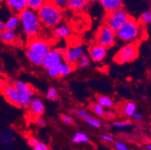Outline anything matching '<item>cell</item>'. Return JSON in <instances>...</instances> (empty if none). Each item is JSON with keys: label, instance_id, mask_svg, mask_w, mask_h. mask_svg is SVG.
Returning a JSON list of instances; mask_svg holds the SVG:
<instances>
[{"label": "cell", "instance_id": "cell-40", "mask_svg": "<svg viewBox=\"0 0 151 150\" xmlns=\"http://www.w3.org/2000/svg\"><path fill=\"white\" fill-rule=\"evenodd\" d=\"M33 150H50L49 147L45 144L42 142H39L35 147L33 148Z\"/></svg>", "mask_w": 151, "mask_h": 150}, {"label": "cell", "instance_id": "cell-15", "mask_svg": "<svg viewBox=\"0 0 151 150\" xmlns=\"http://www.w3.org/2000/svg\"><path fill=\"white\" fill-rule=\"evenodd\" d=\"M71 32L69 27L65 24H59L54 27L53 30V35L55 38L59 39H65L71 35Z\"/></svg>", "mask_w": 151, "mask_h": 150}, {"label": "cell", "instance_id": "cell-43", "mask_svg": "<svg viewBox=\"0 0 151 150\" xmlns=\"http://www.w3.org/2000/svg\"><path fill=\"white\" fill-rule=\"evenodd\" d=\"M5 29V24H4V22L2 20H0V32H2Z\"/></svg>", "mask_w": 151, "mask_h": 150}, {"label": "cell", "instance_id": "cell-31", "mask_svg": "<svg viewBox=\"0 0 151 150\" xmlns=\"http://www.w3.org/2000/svg\"><path fill=\"white\" fill-rule=\"evenodd\" d=\"M132 125V122L129 119H126V120H120V121H115L112 123V126L116 128H126Z\"/></svg>", "mask_w": 151, "mask_h": 150}, {"label": "cell", "instance_id": "cell-41", "mask_svg": "<svg viewBox=\"0 0 151 150\" xmlns=\"http://www.w3.org/2000/svg\"><path fill=\"white\" fill-rule=\"evenodd\" d=\"M39 142H40V141L34 137H31L28 139V144L32 147V148H34V147H35Z\"/></svg>", "mask_w": 151, "mask_h": 150}, {"label": "cell", "instance_id": "cell-21", "mask_svg": "<svg viewBox=\"0 0 151 150\" xmlns=\"http://www.w3.org/2000/svg\"><path fill=\"white\" fill-rule=\"evenodd\" d=\"M96 102L99 104L105 109H111L114 105L113 99L107 95H99L96 96Z\"/></svg>", "mask_w": 151, "mask_h": 150}, {"label": "cell", "instance_id": "cell-28", "mask_svg": "<svg viewBox=\"0 0 151 150\" xmlns=\"http://www.w3.org/2000/svg\"><path fill=\"white\" fill-rule=\"evenodd\" d=\"M85 122L88 124L89 126H92V127L95 128H99L101 126V122L99 118L95 117V116H90L88 118H86L85 119Z\"/></svg>", "mask_w": 151, "mask_h": 150}, {"label": "cell", "instance_id": "cell-29", "mask_svg": "<svg viewBox=\"0 0 151 150\" xmlns=\"http://www.w3.org/2000/svg\"><path fill=\"white\" fill-rule=\"evenodd\" d=\"M90 64V59L88 56L83 54L81 57L79 59L78 62L76 63L75 66H77L79 68H85L88 67Z\"/></svg>", "mask_w": 151, "mask_h": 150}, {"label": "cell", "instance_id": "cell-44", "mask_svg": "<svg viewBox=\"0 0 151 150\" xmlns=\"http://www.w3.org/2000/svg\"><path fill=\"white\" fill-rule=\"evenodd\" d=\"M147 150H151V145H150V143H148L147 144Z\"/></svg>", "mask_w": 151, "mask_h": 150}, {"label": "cell", "instance_id": "cell-38", "mask_svg": "<svg viewBox=\"0 0 151 150\" xmlns=\"http://www.w3.org/2000/svg\"><path fill=\"white\" fill-rule=\"evenodd\" d=\"M114 147L117 150H129L127 146L125 144H123V142H120V141H114Z\"/></svg>", "mask_w": 151, "mask_h": 150}, {"label": "cell", "instance_id": "cell-3", "mask_svg": "<svg viewBox=\"0 0 151 150\" xmlns=\"http://www.w3.org/2000/svg\"><path fill=\"white\" fill-rule=\"evenodd\" d=\"M18 14L20 25L23 34L28 38L38 36V33L40 32L42 24L38 19L37 11L27 8Z\"/></svg>", "mask_w": 151, "mask_h": 150}, {"label": "cell", "instance_id": "cell-35", "mask_svg": "<svg viewBox=\"0 0 151 150\" xmlns=\"http://www.w3.org/2000/svg\"><path fill=\"white\" fill-rule=\"evenodd\" d=\"M103 117H105L108 119H114L116 117V113H115V111H114V110H112V108L105 110V114H104V116H103Z\"/></svg>", "mask_w": 151, "mask_h": 150}, {"label": "cell", "instance_id": "cell-32", "mask_svg": "<svg viewBox=\"0 0 151 150\" xmlns=\"http://www.w3.org/2000/svg\"><path fill=\"white\" fill-rule=\"evenodd\" d=\"M75 113L78 117H79L81 119H83V120H85L86 118H88L90 116V113H89L86 110L83 109V108H78V109H75Z\"/></svg>", "mask_w": 151, "mask_h": 150}, {"label": "cell", "instance_id": "cell-34", "mask_svg": "<svg viewBox=\"0 0 151 150\" xmlns=\"http://www.w3.org/2000/svg\"><path fill=\"white\" fill-rule=\"evenodd\" d=\"M47 74L49 76L52 78H57L60 77V71H59L58 65L53 68H50V69L47 70Z\"/></svg>", "mask_w": 151, "mask_h": 150}, {"label": "cell", "instance_id": "cell-6", "mask_svg": "<svg viewBox=\"0 0 151 150\" xmlns=\"http://www.w3.org/2000/svg\"><path fill=\"white\" fill-rule=\"evenodd\" d=\"M116 32L110 29L106 25L99 28L96 34V43L104 47L111 48L116 44Z\"/></svg>", "mask_w": 151, "mask_h": 150}, {"label": "cell", "instance_id": "cell-27", "mask_svg": "<svg viewBox=\"0 0 151 150\" xmlns=\"http://www.w3.org/2000/svg\"><path fill=\"white\" fill-rule=\"evenodd\" d=\"M46 98L49 101H57L60 98L59 92L55 87H50L46 93Z\"/></svg>", "mask_w": 151, "mask_h": 150}, {"label": "cell", "instance_id": "cell-19", "mask_svg": "<svg viewBox=\"0 0 151 150\" xmlns=\"http://www.w3.org/2000/svg\"><path fill=\"white\" fill-rule=\"evenodd\" d=\"M5 29L16 30L20 26V17L17 14H13L5 22H4Z\"/></svg>", "mask_w": 151, "mask_h": 150}, {"label": "cell", "instance_id": "cell-8", "mask_svg": "<svg viewBox=\"0 0 151 150\" xmlns=\"http://www.w3.org/2000/svg\"><path fill=\"white\" fill-rule=\"evenodd\" d=\"M27 47L29 50L43 58L51 49V44L49 41L36 36L35 38H30Z\"/></svg>", "mask_w": 151, "mask_h": 150}, {"label": "cell", "instance_id": "cell-37", "mask_svg": "<svg viewBox=\"0 0 151 150\" xmlns=\"http://www.w3.org/2000/svg\"><path fill=\"white\" fill-rule=\"evenodd\" d=\"M61 119L64 123L67 124V125H71L74 122L73 118L71 117V116L66 115V114H63V115H61Z\"/></svg>", "mask_w": 151, "mask_h": 150}, {"label": "cell", "instance_id": "cell-16", "mask_svg": "<svg viewBox=\"0 0 151 150\" xmlns=\"http://www.w3.org/2000/svg\"><path fill=\"white\" fill-rule=\"evenodd\" d=\"M17 39V34L15 30L4 29L0 32V41L7 44H14Z\"/></svg>", "mask_w": 151, "mask_h": 150}, {"label": "cell", "instance_id": "cell-45", "mask_svg": "<svg viewBox=\"0 0 151 150\" xmlns=\"http://www.w3.org/2000/svg\"><path fill=\"white\" fill-rule=\"evenodd\" d=\"M90 1H93V2H99L100 0H90Z\"/></svg>", "mask_w": 151, "mask_h": 150}, {"label": "cell", "instance_id": "cell-1", "mask_svg": "<svg viewBox=\"0 0 151 150\" xmlns=\"http://www.w3.org/2000/svg\"><path fill=\"white\" fill-rule=\"evenodd\" d=\"M41 24L45 27L53 29L63 20V10L53 5L50 0L45 2L37 11Z\"/></svg>", "mask_w": 151, "mask_h": 150}, {"label": "cell", "instance_id": "cell-42", "mask_svg": "<svg viewBox=\"0 0 151 150\" xmlns=\"http://www.w3.org/2000/svg\"><path fill=\"white\" fill-rule=\"evenodd\" d=\"M35 124L39 127H45V125H46V122H45V119L41 118L40 116H38V117H36V119H35Z\"/></svg>", "mask_w": 151, "mask_h": 150}, {"label": "cell", "instance_id": "cell-4", "mask_svg": "<svg viewBox=\"0 0 151 150\" xmlns=\"http://www.w3.org/2000/svg\"><path fill=\"white\" fill-rule=\"evenodd\" d=\"M138 43H126L115 54L114 60L120 65L132 62L138 58Z\"/></svg>", "mask_w": 151, "mask_h": 150}, {"label": "cell", "instance_id": "cell-33", "mask_svg": "<svg viewBox=\"0 0 151 150\" xmlns=\"http://www.w3.org/2000/svg\"><path fill=\"white\" fill-rule=\"evenodd\" d=\"M50 1L61 10H64L68 6V0H50Z\"/></svg>", "mask_w": 151, "mask_h": 150}, {"label": "cell", "instance_id": "cell-18", "mask_svg": "<svg viewBox=\"0 0 151 150\" xmlns=\"http://www.w3.org/2000/svg\"><path fill=\"white\" fill-rule=\"evenodd\" d=\"M90 1V0H68L67 8H69L71 11H79L88 6Z\"/></svg>", "mask_w": 151, "mask_h": 150}, {"label": "cell", "instance_id": "cell-10", "mask_svg": "<svg viewBox=\"0 0 151 150\" xmlns=\"http://www.w3.org/2000/svg\"><path fill=\"white\" fill-rule=\"evenodd\" d=\"M63 60V54L59 48L50 49V51L47 53L45 57L42 58V66L45 69L48 70L50 68L56 67L61 64Z\"/></svg>", "mask_w": 151, "mask_h": 150}, {"label": "cell", "instance_id": "cell-13", "mask_svg": "<svg viewBox=\"0 0 151 150\" xmlns=\"http://www.w3.org/2000/svg\"><path fill=\"white\" fill-rule=\"evenodd\" d=\"M5 3L13 14H20L27 8V0H4Z\"/></svg>", "mask_w": 151, "mask_h": 150}, {"label": "cell", "instance_id": "cell-2", "mask_svg": "<svg viewBox=\"0 0 151 150\" xmlns=\"http://www.w3.org/2000/svg\"><path fill=\"white\" fill-rule=\"evenodd\" d=\"M141 25L136 19L129 17L116 31V38L126 43H138L143 35Z\"/></svg>", "mask_w": 151, "mask_h": 150}, {"label": "cell", "instance_id": "cell-25", "mask_svg": "<svg viewBox=\"0 0 151 150\" xmlns=\"http://www.w3.org/2000/svg\"><path fill=\"white\" fill-rule=\"evenodd\" d=\"M89 140H90V138H89L88 135L83 132H77L72 138V142L78 144H86V143L89 142Z\"/></svg>", "mask_w": 151, "mask_h": 150}, {"label": "cell", "instance_id": "cell-39", "mask_svg": "<svg viewBox=\"0 0 151 150\" xmlns=\"http://www.w3.org/2000/svg\"><path fill=\"white\" fill-rule=\"evenodd\" d=\"M131 118L133 120L136 121V122H141V121H142L143 119H144L145 116H144V115H143L142 113H141L135 112L133 114Z\"/></svg>", "mask_w": 151, "mask_h": 150}, {"label": "cell", "instance_id": "cell-20", "mask_svg": "<svg viewBox=\"0 0 151 150\" xmlns=\"http://www.w3.org/2000/svg\"><path fill=\"white\" fill-rule=\"evenodd\" d=\"M137 111V104L133 101H128L124 104L122 109V112L125 117L131 118L133 114Z\"/></svg>", "mask_w": 151, "mask_h": 150}, {"label": "cell", "instance_id": "cell-22", "mask_svg": "<svg viewBox=\"0 0 151 150\" xmlns=\"http://www.w3.org/2000/svg\"><path fill=\"white\" fill-rule=\"evenodd\" d=\"M58 68L59 71H60V77H66L73 72L75 66L68 64L65 62H63L61 64L59 65Z\"/></svg>", "mask_w": 151, "mask_h": 150}, {"label": "cell", "instance_id": "cell-23", "mask_svg": "<svg viewBox=\"0 0 151 150\" xmlns=\"http://www.w3.org/2000/svg\"><path fill=\"white\" fill-rule=\"evenodd\" d=\"M90 110L91 112H93L95 115L98 117H103L105 114V109L103 107H101L99 104L96 101V102H92L90 104Z\"/></svg>", "mask_w": 151, "mask_h": 150}, {"label": "cell", "instance_id": "cell-24", "mask_svg": "<svg viewBox=\"0 0 151 150\" xmlns=\"http://www.w3.org/2000/svg\"><path fill=\"white\" fill-rule=\"evenodd\" d=\"M26 55H27V59H28L29 61L33 65H35V66L42 65V58L40 57L38 55L35 54V53L30 51V50H29L27 51Z\"/></svg>", "mask_w": 151, "mask_h": 150}, {"label": "cell", "instance_id": "cell-7", "mask_svg": "<svg viewBox=\"0 0 151 150\" xmlns=\"http://www.w3.org/2000/svg\"><path fill=\"white\" fill-rule=\"evenodd\" d=\"M130 17L129 13L123 8L114 11L107 13L105 17V25L116 32Z\"/></svg>", "mask_w": 151, "mask_h": 150}, {"label": "cell", "instance_id": "cell-9", "mask_svg": "<svg viewBox=\"0 0 151 150\" xmlns=\"http://www.w3.org/2000/svg\"><path fill=\"white\" fill-rule=\"evenodd\" d=\"M63 54L64 62L75 66L81 57L84 54V48L81 45H74L69 47L59 48Z\"/></svg>", "mask_w": 151, "mask_h": 150}, {"label": "cell", "instance_id": "cell-14", "mask_svg": "<svg viewBox=\"0 0 151 150\" xmlns=\"http://www.w3.org/2000/svg\"><path fill=\"white\" fill-rule=\"evenodd\" d=\"M99 2L107 13L114 11L123 7V0H100Z\"/></svg>", "mask_w": 151, "mask_h": 150}, {"label": "cell", "instance_id": "cell-36", "mask_svg": "<svg viewBox=\"0 0 151 150\" xmlns=\"http://www.w3.org/2000/svg\"><path fill=\"white\" fill-rule=\"evenodd\" d=\"M100 138L103 140V141H105L106 143H109V144H113L114 142L115 141L114 138L112 136L109 135V134H101L99 135Z\"/></svg>", "mask_w": 151, "mask_h": 150}, {"label": "cell", "instance_id": "cell-11", "mask_svg": "<svg viewBox=\"0 0 151 150\" xmlns=\"http://www.w3.org/2000/svg\"><path fill=\"white\" fill-rule=\"evenodd\" d=\"M108 49L98 44H93L88 50L89 58L94 62H101L107 56Z\"/></svg>", "mask_w": 151, "mask_h": 150}, {"label": "cell", "instance_id": "cell-26", "mask_svg": "<svg viewBox=\"0 0 151 150\" xmlns=\"http://www.w3.org/2000/svg\"><path fill=\"white\" fill-rule=\"evenodd\" d=\"M48 0H27V8L37 11Z\"/></svg>", "mask_w": 151, "mask_h": 150}, {"label": "cell", "instance_id": "cell-5", "mask_svg": "<svg viewBox=\"0 0 151 150\" xmlns=\"http://www.w3.org/2000/svg\"><path fill=\"white\" fill-rule=\"evenodd\" d=\"M18 93V107H27L31 99L34 97L35 89L33 86L20 80L14 81L12 84Z\"/></svg>", "mask_w": 151, "mask_h": 150}, {"label": "cell", "instance_id": "cell-17", "mask_svg": "<svg viewBox=\"0 0 151 150\" xmlns=\"http://www.w3.org/2000/svg\"><path fill=\"white\" fill-rule=\"evenodd\" d=\"M15 137L14 132L11 129H6L0 134V143L5 147H9L13 145Z\"/></svg>", "mask_w": 151, "mask_h": 150}, {"label": "cell", "instance_id": "cell-12", "mask_svg": "<svg viewBox=\"0 0 151 150\" xmlns=\"http://www.w3.org/2000/svg\"><path fill=\"white\" fill-rule=\"evenodd\" d=\"M29 113L34 117L41 116L45 113V104L42 99L38 97H33L31 99L28 106Z\"/></svg>", "mask_w": 151, "mask_h": 150}, {"label": "cell", "instance_id": "cell-30", "mask_svg": "<svg viewBox=\"0 0 151 150\" xmlns=\"http://www.w3.org/2000/svg\"><path fill=\"white\" fill-rule=\"evenodd\" d=\"M140 23L144 25H149L151 23V11L150 10L145 11L141 14L140 17Z\"/></svg>", "mask_w": 151, "mask_h": 150}]
</instances>
